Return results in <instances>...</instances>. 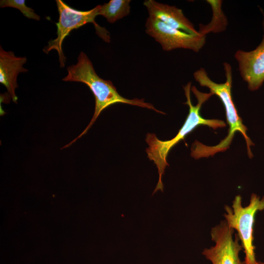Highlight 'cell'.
Returning <instances> with one entry per match:
<instances>
[{
	"instance_id": "8",
	"label": "cell",
	"mask_w": 264,
	"mask_h": 264,
	"mask_svg": "<svg viewBox=\"0 0 264 264\" xmlns=\"http://www.w3.org/2000/svg\"><path fill=\"white\" fill-rule=\"evenodd\" d=\"M263 27L264 31V20ZM234 56L239 64L240 74L247 82L248 88L258 89L264 82V34L262 42L254 50H238Z\"/></svg>"
},
{
	"instance_id": "9",
	"label": "cell",
	"mask_w": 264,
	"mask_h": 264,
	"mask_svg": "<svg viewBox=\"0 0 264 264\" xmlns=\"http://www.w3.org/2000/svg\"><path fill=\"white\" fill-rule=\"evenodd\" d=\"M143 4L147 8L149 17L157 19L166 25L186 33L199 34L181 9L154 0H146Z\"/></svg>"
},
{
	"instance_id": "4",
	"label": "cell",
	"mask_w": 264,
	"mask_h": 264,
	"mask_svg": "<svg viewBox=\"0 0 264 264\" xmlns=\"http://www.w3.org/2000/svg\"><path fill=\"white\" fill-rule=\"evenodd\" d=\"M240 195L236 196L231 207L225 205L223 216L229 226L237 230L244 252V264H257L253 244L255 217L258 211L264 210V196L251 195L248 205L243 206Z\"/></svg>"
},
{
	"instance_id": "3",
	"label": "cell",
	"mask_w": 264,
	"mask_h": 264,
	"mask_svg": "<svg viewBox=\"0 0 264 264\" xmlns=\"http://www.w3.org/2000/svg\"><path fill=\"white\" fill-rule=\"evenodd\" d=\"M77 63L67 67V75L62 80L78 82L86 84L92 92L95 98V109L93 115L86 129L76 138L68 143L63 149L67 148L85 134L96 120L102 111L109 106L116 103H124L164 113L150 103L144 102L143 99H127L120 95L110 80L100 78L94 70L93 65L83 52H81Z\"/></svg>"
},
{
	"instance_id": "12",
	"label": "cell",
	"mask_w": 264,
	"mask_h": 264,
	"mask_svg": "<svg viewBox=\"0 0 264 264\" xmlns=\"http://www.w3.org/2000/svg\"><path fill=\"white\" fill-rule=\"evenodd\" d=\"M207 2L211 6L213 16L211 22L206 25H200L198 33L202 35L210 31L217 33L225 29L227 22L223 12L221 9L222 1L221 0H208Z\"/></svg>"
},
{
	"instance_id": "6",
	"label": "cell",
	"mask_w": 264,
	"mask_h": 264,
	"mask_svg": "<svg viewBox=\"0 0 264 264\" xmlns=\"http://www.w3.org/2000/svg\"><path fill=\"white\" fill-rule=\"evenodd\" d=\"M234 230L225 220L211 229L215 245L204 249L202 254L212 264H244L239 256L243 248L237 234L233 237Z\"/></svg>"
},
{
	"instance_id": "5",
	"label": "cell",
	"mask_w": 264,
	"mask_h": 264,
	"mask_svg": "<svg viewBox=\"0 0 264 264\" xmlns=\"http://www.w3.org/2000/svg\"><path fill=\"white\" fill-rule=\"evenodd\" d=\"M56 2L59 14L58 22L56 23L57 28V37L48 41V44L44 48L43 51L48 54L51 50H56L59 55L60 67L65 66L66 60L62 50V43L72 30L78 29L88 23H92L99 37L107 43L110 42L109 31L95 21V17L99 15L100 5L89 10L80 11L71 8L62 0H56Z\"/></svg>"
},
{
	"instance_id": "13",
	"label": "cell",
	"mask_w": 264,
	"mask_h": 264,
	"mask_svg": "<svg viewBox=\"0 0 264 264\" xmlns=\"http://www.w3.org/2000/svg\"><path fill=\"white\" fill-rule=\"evenodd\" d=\"M0 7H13L19 9L22 14L29 19L40 21V17L34 12V10L25 5L24 0H1Z\"/></svg>"
},
{
	"instance_id": "7",
	"label": "cell",
	"mask_w": 264,
	"mask_h": 264,
	"mask_svg": "<svg viewBox=\"0 0 264 264\" xmlns=\"http://www.w3.org/2000/svg\"><path fill=\"white\" fill-rule=\"evenodd\" d=\"M145 27L146 32L159 43L165 51L183 48L198 52L205 43L204 35L186 33L151 17L147 19Z\"/></svg>"
},
{
	"instance_id": "1",
	"label": "cell",
	"mask_w": 264,
	"mask_h": 264,
	"mask_svg": "<svg viewBox=\"0 0 264 264\" xmlns=\"http://www.w3.org/2000/svg\"><path fill=\"white\" fill-rule=\"evenodd\" d=\"M183 89L187 99L184 104L188 105L189 111L184 123L177 134L171 140L166 141L158 139L154 133H148L146 135V141L149 146L146 149L147 156L156 165L159 174V180L154 193L157 190L162 191L163 190L161 177L166 167L169 165L167 156L174 146L199 125H206L214 130L226 126L222 120L205 119L200 114L201 106L213 95L212 93L201 92L196 87H191V82L188 83L183 87Z\"/></svg>"
},
{
	"instance_id": "14",
	"label": "cell",
	"mask_w": 264,
	"mask_h": 264,
	"mask_svg": "<svg viewBox=\"0 0 264 264\" xmlns=\"http://www.w3.org/2000/svg\"><path fill=\"white\" fill-rule=\"evenodd\" d=\"M257 264H264V262H258Z\"/></svg>"
},
{
	"instance_id": "10",
	"label": "cell",
	"mask_w": 264,
	"mask_h": 264,
	"mask_svg": "<svg viewBox=\"0 0 264 264\" xmlns=\"http://www.w3.org/2000/svg\"><path fill=\"white\" fill-rule=\"evenodd\" d=\"M27 61L25 57H17L12 51H6L0 46V83L7 89L8 96L17 103L15 89L18 88L17 77L28 69L23 66Z\"/></svg>"
},
{
	"instance_id": "11",
	"label": "cell",
	"mask_w": 264,
	"mask_h": 264,
	"mask_svg": "<svg viewBox=\"0 0 264 264\" xmlns=\"http://www.w3.org/2000/svg\"><path fill=\"white\" fill-rule=\"evenodd\" d=\"M130 0H110L100 5L99 15L105 17L110 23H114L129 14Z\"/></svg>"
},
{
	"instance_id": "2",
	"label": "cell",
	"mask_w": 264,
	"mask_h": 264,
	"mask_svg": "<svg viewBox=\"0 0 264 264\" xmlns=\"http://www.w3.org/2000/svg\"><path fill=\"white\" fill-rule=\"evenodd\" d=\"M223 66L226 76V81L223 83L218 84L213 81L203 68H200L194 73L195 79L201 86L208 88L210 93L220 99L224 107L227 124L229 126L227 136L216 145L208 146L195 141L192 145L191 155L196 159L208 157L218 152L226 151L229 148L236 132H240L243 135L246 141L249 157L251 158L253 156L250 146L254 144L246 134V127L242 124L232 97V68L227 63H223Z\"/></svg>"
}]
</instances>
